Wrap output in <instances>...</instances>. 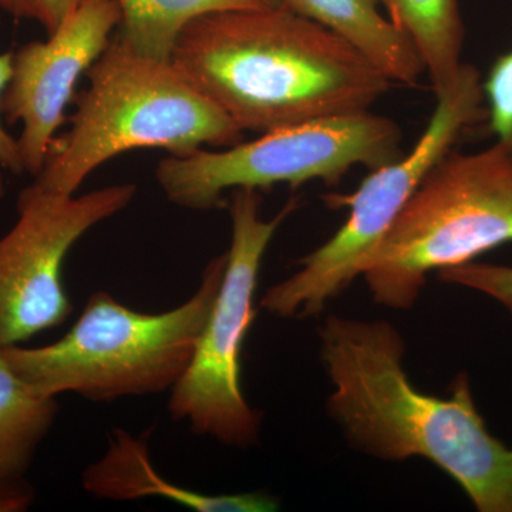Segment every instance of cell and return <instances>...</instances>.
<instances>
[{
  "label": "cell",
  "instance_id": "6da1fadb",
  "mask_svg": "<svg viewBox=\"0 0 512 512\" xmlns=\"http://www.w3.org/2000/svg\"><path fill=\"white\" fill-rule=\"evenodd\" d=\"M319 339L333 386L326 407L350 446L390 463L424 458L478 511L512 512V448L488 431L467 373L447 399L421 392L404 369L402 335L384 320L330 315Z\"/></svg>",
  "mask_w": 512,
  "mask_h": 512
},
{
  "label": "cell",
  "instance_id": "5bb4252c",
  "mask_svg": "<svg viewBox=\"0 0 512 512\" xmlns=\"http://www.w3.org/2000/svg\"><path fill=\"white\" fill-rule=\"evenodd\" d=\"M416 49L434 92L456 77L461 64L464 23L458 0H377Z\"/></svg>",
  "mask_w": 512,
  "mask_h": 512
},
{
  "label": "cell",
  "instance_id": "d6986e66",
  "mask_svg": "<svg viewBox=\"0 0 512 512\" xmlns=\"http://www.w3.org/2000/svg\"><path fill=\"white\" fill-rule=\"evenodd\" d=\"M13 56H15V52L0 53V100L12 79ZM0 167L12 171L16 175L25 173L22 158H20L18 140L10 136L6 128L3 127L2 121H0Z\"/></svg>",
  "mask_w": 512,
  "mask_h": 512
},
{
  "label": "cell",
  "instance_id": "5b68a950",
  "mask_svg": "<svg viewBox=\"0 0 512 512\" xmlns=\"http://www.w3.org/2000/svg\"><path fill=\"white\" fill-rule=\"evenodd\" d=\"M512 242V151L501 144L447 156L423 178L363 265L373 299L410 309L431 272Z\"/></svg>",
  "mask_w": 512,
  "mask_h": 512
},
{
  "label": "cell",
  "instance_id": "52a82bcc",
  "mask_svg": "<svg viewBox=\"0 0 512 512\" xmlns=\"http://www.w3.org/2000/svg\"><path fill=\"white\" fill-rule=\"evenodd\" d=\"M402 156L400 127L367 110L266 131L224 151L170 156L160 161L156 177L178 207L208 211L220 207L227 190L298 188L313 180L335 185L355 165L375 170Z\"/></svg>",
  "mask_w": 512,
  "mask_h": 512
},
{
  "label": "cell",
  "instance_id": "7c38bea8",
  "mask_svg": "<svg viewBox=\"0 0 512 512\" xmlns=\"http://www.w3.org/2000/svg\"><path fill=\"white\" fill-rule=\"evenodd\" d=\"M282 5L343 37L392 83L414 86L426 73L402 30L383 15L377 0H281Z\"/></svg>",
  "mask_w": 512,
  "mask_h": 512
},
{
  "label": "cell",
  "instance_id": "30bf717a",
  "mask_svg": "<svg viewBox=\"0 0 512 512\" xmlns=\"http://www.w3.org/2000/svg\"><path fill=\"white\" fill-rule=\"evenodd\" d=\"M120 18L117 0H83L45 42L15 52L0 114L9 124L22 123L18 146L25 173L36 178L45 167L76 84L113 42Z\"/></svg>",
  "mask_w": 512,
  "mask_h": 512
},
{
  "label": "cell",
  "instance_id": "9a60e30c",
  "mask_svg": "<svg viewBox=\"0 0 512 512\" xmlns=\"http://www.w3.org/2000/svg\"><path fill=\"white\" fill-rule=\"evenodd\" d=\"M57 412L56 397L36 393L0 353V483L25 480Z\"/></svg>",
  "mask_w": 512,
  "mask_h": 512
},
{
  "label": "cell",
  "instance_id": "ba28073f",
  "mask_svg": "<svg viewBox=\"0 0 512 512\" xmlns=\"http://www.w3.org/2000/svg\"><path fill=\"white\" fill-rule=\"evenodd\" d=\"M261 202L258 190L232 191V238L224 275L190 365L168 400L174 420L235 448L254 446L261 430V414L245 399L241 377L242 349L256 315L259 272L276 231L298 208V198H292L265 220Z\"/></svg>",
  "mask_w": 512,
  "mask_h": 512
},
{
  "label": "cell",
  "instance_id": "ffe728a7",
  "mask_svg": "<svg viewBox=\"0 0 512 512\" xmlns=\"http://www.w3.org/2000/svg\"><path fill=\"white\" fill-rule=\"evenodd\" d=\"M35 490L28 481L0 483V512L28 511L35 501Z\"/></svg>",
  "mask_w": 512,
  "mask_h": 512
},
{
  "label": "cell",
  "instance_id": "ac0fdd59",
  "mask_svg": "<svg viewBox=\"0 0 512 512\" xmlns=\"http://www.w3.org/2000/svg\"><path fill=\"white\" fill-rule=\"evenodd\" d=\"M83 0H0V10L16 19L35 20L52 35Z\"/></svg>",
  "mask_w": 512,
  "mask_h": 512
},
{
  "label": "cell",
  "instance_id": "e0dca14e",
  "mask_svg": "<svg viewBox=\"0 0 512 512\" xmlns=\"http://www.w3.org/2000/svg\"><path fill=\"white\" fill-rule=\"evenodd\" d=\"M437 274L446 284L464 286L490 296L512 315V266L468 262Z\"/></svg>",
  "mask_w": 512,
  "mask_h": 512
},
{
  "label": "cell",
  "instance_id": "7a4b0ae2",
  "mask_svg": "<svg viewBox=\"0 0 512 512\" xmlns=\"http://www.w3.org/2000/svg\"><path fill=\"white\" fill-rule=\"evenodd\" d=\"M171 62L242 131L261 134L367 111L392 86L355 46L282 3L201 16Z\"/></svg>",
  "mask_w": 512,
  "mask_h": 512
},
{
  "label": "cell",
  "instance_id": "4fadbf2b",
  "mask_svg": "<svg viewBox=\"0 0 512 512\" xmlns=\"http://www.w3.org/2000/svg\"><path fill=\"white\" fill-rule=\"evenodd\" d=\"M117 42L138 55L171 60L175 43L191 22L222 10L264 9L281 0H117Z\"/></svg>",
  "mask_w": 512,
  "mask_h": 512
},
{
  "label": "cell",
  "instance_id": "3957f363",
  "mask_svg": "<svg viewBox=\"0 0 512 512\" xmlns=\"http://www.w3.org/2000/svg\"><path fill=\"white\" fill-rule=\"evenodd\" d=\"M70 130L55 138L36 183L76 194L111 158L143 148L187 157L204 146L231 147L244 131L171 60L138 55L113 40L86 73Z\"/></svg>",
  "mask_w": 512,
  "mask_h": 512
},
{
  "label": "cell",
  "instance_id": "277c9868",
  "mask_svg": "<svg viewBox=\"0 0 512 512\" xmlns=\"http://www.w3.org/2000/svg\"><path fill=\"white\" fill-rule=\"evenodd\" d=\"M224 271L225 254L205 266L187 301L160 313L134 311L110 293H93L62 339L0 353L23 382L46 397L74 393L114 402L171 392L190 365Z\"/></svg>",
  "mask_w": 512,
  "mask_h": 512
},
{
  "label": "cell",
  "instance_id": "44dd1931",
  "mask_svg": "<svg viewBox=\"0 0 512 512\" xmlns=\"http://www.w3.org/2000/svg\"><path fill=\"white\" fill-rule=\"evenodd\" d=\"M5 192V178H3L2 171H0V200H2L3 197H5Z\"/></svg>",
  "mask_w": 512,
  "mask_h": 512
},
{
  "label": "cell",
  "instance_id": "8fae6325",
  "mask_svg": "<svg viewBox=\"0 0 512 512\" xmlns=\"http://www.w3.org/2000/svg\"><path fill=\"white\" fill-rule=\"evenodd\" d=\"M150 433L134 436L113 430L106 453L87 467L83 487L93 497L110 501L164 498L195 512H271L279 503L264 493L205 494L171 483L151 460Z\"/></svg>",
  "mask_w": 512,
  "mask_h": 512
},
{
  "label": "cell",
  "instance_id": "2e32d148",
  "mask_svg": "<svg viewBox=\"0 0 512 512\" xmlns=\"http://www.w3.org/2000/svg\"><path fill=\"white\" fill-rule=\"evenodd\" d=\"M483 89L495 143L512 151V50L495 60Z\"/></svg>",
  "mask_w": 512,
  "mask_h": 512
},
{
  "label": "cell",
  "instance_id": "9c48e42d",
  "mask_svg": "<svg viewBox=\"0 0 512 512\" xmlns=\"http://www.w3.org/2000/svg\"><path fill=\"white\" fill-rule=\"evenodd\" d=\"M136 184L60 194L36 183L20 192L18 220L0 238V349L62 325L73 312L63 285L70 249L90 229L126 210Z\"/></svg>",
  "mask_w": 512,
  "mask_h": 512
},
{
  "label": "cell",
  "instance_id": "8992f818",
  "mask_svg": "<svg viewBox=\"0 0 512 512\" xmlns=\"http://www.w3.org/2000/svg\"><path fill=\"white\" fill-rule=\"evenodd\" d=\"M436 97L429 124L409 154L372 170L353 194L326 195L329 207H349L348 220L322 247L299 259L295 274L265 292L264 311L278 318H311L362 276L367 256L423 178L481 116L485 100L480 73L471 64H461Z\"/></svg>",
  "mask_w": 512,
  "mask_h": 512
}]
</instances>
